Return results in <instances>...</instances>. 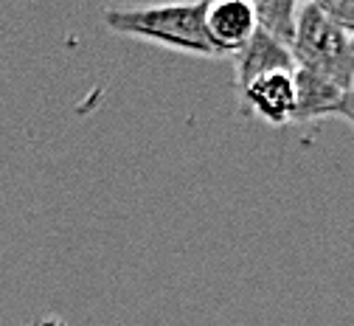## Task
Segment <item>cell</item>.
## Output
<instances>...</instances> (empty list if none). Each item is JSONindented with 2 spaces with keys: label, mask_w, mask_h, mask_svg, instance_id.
I'll use <instances>...</instances> for the list:
<instances>
[{
  "label": "cell",
  "mask_w": 354,
  "mask_h": 326,
  "mask_svg": "<svg viewBox=\"0 0 354 326\" xmlns=\"http://www.w3.org/2000/svg\"><path fill=\"white\" fill-rule=\"evenodd\" d=\"M208 3H171L141 9H107L104 23L113 34L144 39L169 51H180L200 60H219L205 34Z\"/></svg>",
  "instance_id": "1"
},
{
  "label": "cell",
  "mask_w": 354,
  "mask_h": 326,
  "mask_svg": "<svg viewBox=\"0 0 354 326\" xmlns=\"http://www.w3.org/2000/svg\"><path fill=\"white\" fill-rule=\"evenodd\" d=\"M290 51L295 68L313 71L343 90L354 87V37L337 28L318 3H301Z\"/></svg>",
  "instance_id": "2"
},
{
  "label": "cell",
  "mask_w": 354,
  "mask_h": 326,
  "mask_svg": "<svg viewBox=\"0 0 354 326\" xmlns=\"http://www.w3.org/2000/svg\"><path fill=\"white\" fill-rule=\"evenodd\" d=\"M259 31L253 3L248 0H216L205 9V34L219 60H231L239 54L250 37Z\"/></svg>",
  "instance_id": "3"
},
{
  "label": "cell",
  "mask_w": 354,
  "mask_h": 326,
  "mask_svg": "<svg viewBox=\"0 0 354 326\" xmlns=\"http://www.w3.org/2000/svg\"><path fill=\"white\" fill-rule=\"evenodd\" d=\"M242 105L248 113L261 118L270 127H284L292 124V110H295V79L287 71L259 76L250 84L239 90Z\"/></svg>",
  "instance_id": "4"
},
{
  "label": "cell",
  "mask_w": 354,
  "mask_h": 326,
  "mask_svg": "<svg viewBox=\"0 0 354 326\" xmlns=\"http://www.w3.org/2000/svg\"><path fill=\"white\" fill-rule=\"evenodd\" d=\"M231 60H234V84H236V90H242L245 84H250L259 76L279 73V71H287V73L295 71L292 51L287 48V45H281L279 39L268 37L264 31H256L250 37V42L239 54H234Z\"/></svg>",
  "instance_id": "5"
},
{
  "label": "cell",
  "mask_w": 354,
  "mask_h": 326,
  "mask_svg": "<svg viewBox=\"0 0 354 326\" xmlns=\"http://www.w3.org/2000/svg\"><path fill=\"white\" fill-rule=\"evenodd\" d=\"M295 79V110H292V124H313L321 118H332L337 116L340 99H343V87H337L335 82L295 68L292 71Z\"/></svg>",
  "instance_id": "6"
},
{
  "label": "cell",
  "mask_w": 354,
  "mask_h": 326,
  "mask_svg": "<svg viewBox=\"0 0 354 326\" xmlns=\"http://www.w3.org/2000/svg\"><path fill=\"white\" fill-rule=\"evenodd\" d=\"M298 12H301V3H295V0H256L253 3L259 31L279 39L287 48H292V39H295Z\"/></svg>",
  "instance_id": "7"
},
{
  "label": "cell",
  "mask_w": 354,
  "mask_h": 326,
  "mask_svg": "<svg viewBox=\"0 0 354 326\" xmlns=\"http://www.w3.org/2000/svg\"><path fill=\"white\" fill-rule=\"evenodd\" d=\"M318 9L346 34L354 37V0H318Z\"/></svg>",
  "instance_id": "8"
},
{
  "label": "cell",
  "mask_w": 354,
  "mask_h": 326,
  "mask_svg": "<svg viewBox=\"0 0 354 326\" xmlns=\"http://www.w3.org/2000/svg\"><path fill=\"white\" fill-rule=\"evenodd\" d=\"M337 118H343L351 129H354V87H348L340 99V107H337Z\"/></svg>",
  "instance_id": "9"
}]
</instances>
